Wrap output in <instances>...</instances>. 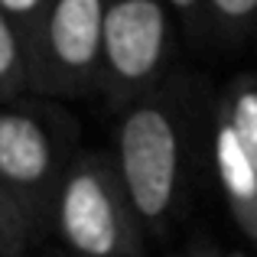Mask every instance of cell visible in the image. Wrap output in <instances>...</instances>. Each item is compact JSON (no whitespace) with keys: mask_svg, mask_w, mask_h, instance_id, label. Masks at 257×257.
Segmentation results:
<instances>
[{"mask_svg":"<svg viewBox=\"0 0 257 257\" xmlns=\"http://www.w3.org/2000/svg\"><path fill=\"white\" fill-rule=\"evenodd\" d=\"M52 231L75 257H140L144 231L114 157L75 153L52 208Z\"/></svg>","mask_w":257,"mask_h":257,"instance_id":"cell-1","label":"cell"},{"mask_svg":"<svg viewBox=\"0 0 257 257\" xmlns=\"http://www.w3.org/2000/svg\"><path fill=\"white\" fill-rule=\"evenodd\" d=\"M114 163L140 225L160 231L176 212L182 186V124L166 94L150 91L124 107Z\"/></svg>","mask_w":257,"mask_h":257,"instance_id":"cell-2","label":"cell"},{"mask_svg":"<svg viewBox=\"0 0 257 257\" xmlns=\"http://www.w3.org/2000/svg\"><path fill=\"white\" fill-rule=\"evenodd\" d=\"M107 0H49L26 52L30 91L75 101L101 91Z\"/></svg>","mask_w":257,"mask_h":257,"instance_id":"cell-3","label":"cell"},{"mask_svg":"<svg viewBox=\"0 0 257 257\" xmlns=\"http://www.w3.org/2000/svg\"><path fill=\"white\" fill-rule=\"evenodd\" d=\"M72 157L46 107H33L20 98L0 101V179L26 212L36 238L52 228L56 195Z\"/></svg>","mask_w":257,"mask_h":257,"instance_id":"cell-4","label":"cell"},{"mask_svg":"<svg viewBox=\"0 0 257 257\" xmlns=\"http://www.w3.org/2000/svg\"><path fill=\"white\" fill-rule=\"evenodd\" d=\"M170 59V20L160 0H111L104 17V75L101 94L114 107L157 91Z\"/></svg>","mask_w":257,"mask_h":257,"instance_id":"cell-5","label":"cell"},{"mask_svg":"<svg viewBox=\"0 0 257 257\" xmlns=\"http://www.w3.org/2000/svg\"><path fill=\"white\" fill-rule=\"evenodd\" d=\"M215 173H218V186L225 192V202L231 208L238 228L251 241H257V166L247 160L244 147L238 144L231 124L218 114L215 120Z\"/></svg>","mask_w":257,"mask_h":257,"instance_id":"cell-6","label":"cell"},{"mask_svg":"<svg viewBox=\"0 0 257 257\" xmlns=\"http://www.w3.org/2000/svg\"><path fill=\"white\" fill-rule=\"evenodd\" d=\"M218 114L231 124L247 160L257 166V75H241L221 94Z\"/></svg>","mask_w":257,"mask_h":257,"instance_id":"cell-7","label":"cell"},{"mask_svg":"<svg viewBox=\"0 0 257 257\" xmlns=\"http://www.w3.org/2000/svg\"><path fill=\"white\" fill-rule=\"evenodd\" d=\"M30 91V72H26V49L17 33V23L0 7V101H13Z\"/></svg>","mask_w":257,"mask_h":257,"instance_id":"cell-8","label":"cell"},{"mask_svg":"<svg viewBox=\"0 0 257 257\" xmlns=\"http://www.w3.org/2000/svg\"><path fill=\"white\" fill-rule=\"evenodd\" d=\"M33 241H36V231L30 218L7 189V182L0 179V257H23Z\"/></svg>","mask_w":257,"mask_h":257,"instance_id":"cell-9","label":"cell"},{"mask_svg":"<svg viewBox=\"0 0 257 257\" xmlns=\"http://www.w3.org/2000/svg\"><path fill=\"white\" fill-rule=\"evenodd\" d=\"M0 7H4L7 17L17 23V33H20V39H23V49L30 52L33 39H36V33H39V23H43V17H46L49 0H0Z\"/></svg>","mask_w":257,"mask_h":257,"instance_id":"cell-10","label":"cell"},{"mask_svg":"<svg viewBox=\"0 0 257 257\" xmlns=\"http://www.w3.org/2000/svg\"><path fill=\"white\" fill-rule=\"evenodd\" d=\"M208 4H212V10L218 13L221 23L234 26V30L247 26L257 17V0H208Z\"/></svg>","mask_w":257,"mask_h":257,"instance_id":"cell-11","label":"cell"},{"mask_svg":"<svg viewBox=\"0 0 257 257\" xmlns=\"http://www.w3.org/2000/svg\"><path fill=\"white\" fill-rule=\"evenodd\" d=\"M170 4H173V7H176L179 13H186V17H192V13L199 10V4H202V0H170Z\"/></svg>","mask_w":257,"mask_h":257,"instance_id":"cell-12","label":"cell"},{"mask_svg":"<svg viewBox=\"0 0 257 257\" xmlns=\"http://www.w3.org/2000/svg\"><path fill=\"white\" fill-rule=\"evenodd\" d=\"M186 257H221V254L215 251V247H192Z\"/></svg>","mask_w":257,"mask_h":257,"instance_id":"cell-13","label":"cell"},{"mask_svg":"<svg viewBox=\"0 0 257 257\" xmlns=\"http://www.w3.org/2000/svg\"><path fill=\"white\" fill-rule=\"evenodd\" d=\"M225 257H247V254H241V251H231V254H225Z\"/></svg>","mask_w":257,"mask_h":257,"instance_id":"cell-14","label":"cell"}]
</instances>
